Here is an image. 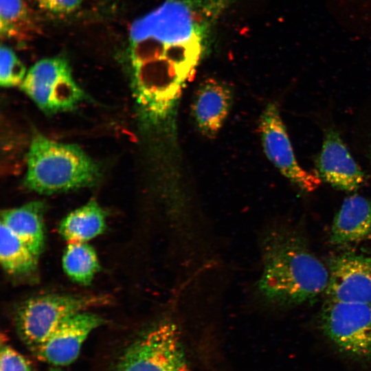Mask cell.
I'll return each mask as SVG.
<instances>
[{"label":"cell","mask_w":371,"mask_h":371,"mask_svg":"<svg viewBox=\"0 0 371 371\" xmlns=\"http://www.w3.org/2000/svg\"><path fill=\"white\" fill-rule=\"evenodd\" d=\"M62 265L70 279L84 285L90 284L100 269L96 252L87 242L68 243Z\"/></svg>","instance_id":"17"},{"label":"cell","mask_w":371,"mask_h":371,"mask_svg":"<svg viewBox=\"0 0 371 371\" xmlns=\"http://www.w3.org/2000/svg\"><path fill=\"white\" fill-rule=\"evenodd\" d=\"M102 324L100 316L87 311L74 314L61 322L34 353L49 363L68 365L78 357L90 333Z\"/></svg>","instance_id":"9"},{"label":"cell","mask_w":371,"mask_h":371,"mask_svg":"<svg viewBox=\"0 0 371 371\" xmlns=\"http://www.w3.org/2000/svg\"><path fill=\"white\" fill-rule=\"evenodd\" d=\"M25 65L9 47H0V85L9 88L21 85L26 76Z\"/></svg>","instance_id":"19"},{"label":"cell","mask_w":371,"mask_h":371,"mask_svg":"<svg viewBox=\"0 0 371 371\" xmlns=\"http://www.w3.org/2000/svg\"><path fill=\"white\" fill-rule=\"evenodd\" d=\"M327 299L371 304V256L344 253L328 266Z\"/></svg>","instance_id":"8"},{"label":"cell","mask_w":371,"mask_h":371,"mask_svg":"<svg viewBox=\"0 0 371 371\" xmlns=\"http://www.w3.org/2000/svg\"><path fill=\"white\" fill-rule=\"evenodd\" d=\"M258 129L265 155L282 175L308 192L320 185L322 179L317 174L304 170L298 164L276 104H268L262 111Z\"/></svg>","instance_id":"7"},{"label":"cell","mask_w":371,"mask_h":371,"mask_svg":"<svg viewBox=\"0 0 371 371\" xmlns=\"http://www.w3.org/2000/svg\"><path fill=\"white\" fill-rule=\"evenodd\" d=\"M100 177L98 164L78 145L39 134L32 138L24 180L28 189L52 194L93 186Z\"/></svg>","instance_id":"2"},{"label":"cell","mask_w":371,"mask_h":371,"mask_svg":"<svg viewBox=\"0 0 371 371\" xmlns=\"http://www.w3.org/2000/svg\"><path fill=\"white\" fill-rule=\"evenodd\" d=\"M49 371H63V370H61L60 369H57V368H52L49 370Z\"/></svg>","instance_id":"23"},{"label":"cell","mask_w":371,"mask_h":371,"mask_svg":"<svg viewBox=\"0 0 371 371\" xmlns=\"http://www.w3.org/2000/svg\"><path fill=\"white\" fill-rule=\"evenodd\" d=\"M194 34L188 8L181 2L167 1L133 22L130 30V41L153 36L172 44L188 41Z\"/></svg>","instance_id":"10"},{"label":"cell","mask_w":371,"mask_h":371,"mask_svg":"<svg viewBox=\"0 0 371 371\" xmlns=\"http://www.w3.org/2000/svg\"><path fill=\"white\" fill-rule=\"evenodd\" d=\"M0 225V261L3 269L16 276L34 272L38 258L8 227L2 223Z\"/></svg>","instance_id":"16"},{"label":"cell","mask_w":371,"mask_h":371,"mask_svg":"<svg viewBox=\"0 0 371 371\" xmlns=\"http://www.w3.org/2000/svg\"><path fill=\"white\" fill-rule=\"evenodd\" d=\"M320 324L340 352L357 361L371 362V304L327 299Z\"/></svg>","instance_id":"5"},{"label":"cell","mask_w":371,"mask_h":371,"mask_svg":"<svg viewBox=\"0 0 371 371\" xmlns=\"http://www.w3.org/2000/svg\"><path fill=\"white\" fill-rule=\"evenodd\" d=\"M318 176L332 186L354 191L364 181V175L337 132L328 130L317 164Z\"/></svg>","instance_id":"11"},{"label":"cell","mask_w":371,"mask_h":371,"mask_svg":"<svg viewBox=\"0 0 371 371\" xmlns=\"http://www.w3.org/2000/svg\"><path fill=\"white\" fill-rule=\"evenodd\" d=\"M368 156H369V159H370V162L371 164V140H370V145H369Z\"/></svg>","instance_id":"22"},{"label":"cell","mask_w":371,"mask_h":371,"mask_svg":"<svg viewBox=\"0 0 371 371\" xmlns=\"http://www.w3.org/2000/svg\"><path fill=\"white\" fill-rule=\"evenodd\" d=\"M33 29V21L23 0H0L1 36L23 39Z\"/></svg>","instance_id":"18"},{"label":"cell","mask_w":371,"mask_h":371,"mask_svg":"<svg viewBox=\"0 0 371 371\" xmlns=\"http://www.w3.org/2000/svg\"><path fill=\"white\" fill-rule=\"evenodd\" d=\"M106 227V214L95 200L73 210L60 222L58 232L68 243L87 242L101 234Z\"/></svg>","instance_id":"15"},{"label":"cell","mask_w":371,"mask_h":371,"mask_svg":"<svg viewBox=\"0 0 371 371\" xmlns=\"http://www.w3.org/2000/svg\"><path fill=\"white\" fill-rule=\"evenodd\" d=\"M330 241L344 246L371 238V201L355 194L346 199L331 226Z\"/></svg>","instance_id":"13"},{"label":"cell","mask_w":371,"mask_h":371,"mask_svg":"<svg viewBox=\"0 0 371 371\" xmlns=\"http://www.w3.org/2000/svg\"><path fill=\"white\" fill-rule=\"evenodd\" d=\"M115 371H188L177 325L164 319L144 331L122 352Z\"/></svg>","instance_id":"4"},{"label":"cell","mask_w":371,"mask_h":371,"mask_svg":"<svg viewBox=\"0 0 371 371\" xmlns=\"http://www.w3.org/2000/svg\"><path fill=\"white\" fill-rule=\"evenodd\" d=\"M233 100V89L225 82L209 79L200 85L191 111L195 126L203 136L216 137L229 115Z\"/></svg>","instance_id":"12"},{"label":"cell","mask_w":371,"mask_h":371,"mask_svg":"<svg viewBox=\"0 0 371 371\" xmlns=\"http://www.w3.org/2000/svg\"><path fill=\"white\" fill-rule=\"evenodd\" d=\"M109 298L95 294H49L31 297L17 308L14 322L22 341L33 352L69 316L106 304Z\"/></svg>","instance_id":"3"},{"label":"cell","mask_w":371,"mask_h":371,"mask_svg":"<svg viewBox=\"0 0 371 371\" xmlns=\"http://www.w3.org/2000/svg\"><path fill=\"white\" fill-rule=\"evenodd\" d=\"M44 203L35 201L1 212V223L18 236L38 258L45 243Z\"/></svg>","instance_id":"14"},{"label":"cell","mask_w":371,"mask_h":371,"mask_svg":"<svg viewBox=\"0 0 371 371\" xmlns=\"http://www.w3.org/2000/svg\"><path fill=\"white\" fill-rule=\"evenodd\" d=\"M43 10L56 14L70 13L78 9L83 0H36Z\"/></svg>","instance_id":"21"},{"label":"cell","mask_w":371,"mask_h":371,"mask_svg":"<svg viewBox=\"0 0 371 371\" xmlns=\"http://www.w3.org/2000/svg\"><path fill=\"white\" fill-rule=\"evenodd\" d=\"M0 371H33L31 363L8 345H1Z\"/></svg>","instance_id":"20"},{"label":"cell","mask_w":371,"mask_h":371,"mask_svg":"<svg viewBox=\"0 0 371 371\" xmlns=\"http://www.w3.org/2000/svg\"><path fill=\"white\" fill-rule=\"evenodd\" d=\"M20 88L49 115L71 111L85 98L67 61L60 57L36 62L27 72Z\"/></svg>","instance_id":"6"},{"label":"cell","mask_w":371,"mask_h":371,"mask_svg":"<svg viewBox=\"0 0 371 371\" xmlns=\"http://www.w3.org/2000/svg\"><path fill=\"white\" fill-rule=\"evenodd\" d=\"M262 270L257 289L267 302L280 306L313 302L326 292L328 268L298 234L274 229L262 240Z\"/></svg>","instance_id":"1"}]
</instances>
